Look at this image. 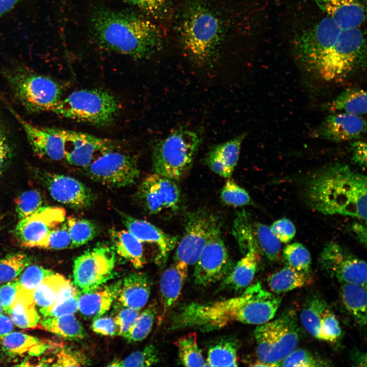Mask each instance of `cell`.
<instances>
[{"mask_svg": "<svg viewBox=\"0 0 367 367\" xmlns=\"http://www.w3.org/2000/svg\"><path fill=\"white\" fill-rule=\"evenodd\" d=\"M201 142L199 134L184 127L172 132L156 143L152 154L154 173L175 181L191 169Z\"/></svg>", "mask_w": 367, "mask_h": 367, "instance_id": "8992f818", "label": "cell"}, {"mask_svg": "<svg viewBox=\"0 0 367 367\" xmlns=\"http://www.w3.org/2000/svg\"><path fill=\"white\" fill-rule=\"evenodd\" d=\"M239 343L232 337L221 338L213 343L207 350L206 366H238Z\"/></svg>", "mask_w": 367, "mask_h": 367, "instance_id": "d590c367", "label": "cell"}, {"mask_svg": "<svg viewBox=\"0 0 367 367\" xmlns=\"http://www.w3.org/2000/svg\"><path fill=\"white\" fill-rule=\"evenodd\" d=\"M366 121L360 116L332 113L312 132L313 138L334 142L360 139L366 133Z\"/></svg>", "mask_w": 367, "mask_h": 367, "instance_id": "44dd1931", "label": "cell"}, {"mask_svg": "<svg viewBox=\"0 0 367 367\" xmlns=\"http://www.w3.org/2000/svg\"><path fill=\"white\" fill-rule=\"evenodd\" d=\"M13 328L11 320L6 316L0 314V340L11 332Z\"/></svg>", "mask_w": 367, "mask_h": 367, "instance_id": "6125c7cd", "label": "cell"}, {"mask_svg": "<svg viewBox=\"0 0 367 367\" xmlns=\"http://www.w3.org/2000/svg\"><path fill=\"white\" fill-rule=\"evenodd\" d=\"M153 17L162 16L167 9L168 0H122Z\"/></svg>", "mask_w": 367, "mask_h": 367, "instance_id": "f5cc1de1", "label": "cell"}, {"mask_svg": "<svg viewBox=\"0 0 367 367\" xmlns=\"http://www.w3.org/2000/svg\"><path fill=\"white\" fill-rule=\"evenodd\" d=\"M267 281L272 292L281 293L304 286L310 282V278L308 274L287 265L272 274Z\"/></svg>", "mask_w": 367, "mask_h": 367, "instance_id": "8d00e7d4", "label": "cell"}, {"mask_svg": "<svg viewBox=\"0 0 367 367\" xmlns=\"http://www.w3.org/2000/svg\"><path fill=\"white\" fill-rule=\"evenodd\" d=\"M64 132L67 142L65 159L72 165L87 167L104 153L115 148L110 139L65 129Z\"/></svg>", "mask_w": 367, "mask_h": 367, "instance_id": "ffe728a7", "label": "cell"}, {"mask_svg": "<svg viewBox=\"0 0 367 367\" xmlns=\"http://www.w3.org/2000/svg\"><path fill=\"white\" fill-rule=\"evenodd\" d=\"M189 267L174 261L163 273L160 282L161 318L174 306L179 299L188 275Z\"/></svg>", "mask_w": 367, "mask_h": 367, "instance_id": "4316f807", "label": "cell"}, {"mask_svg": "<svg viewBox=\"0 0 367 367\" xmlns=\"http://www.w3.org/2000/svg\"><path fill=\"white\" fill-rule=\"evenodd\" d=\"M240 296L208 302H191L172 316L170 329L187 328L203 331L220 329L233 322L261 325L275 317L281 299L260 282L249 285Z\"/></svg>", "mask_w": 367, "mask_h": 367, "instance_id": "6da1fadb", "label": "cell"}, {"mask_svg": "<svg viewBox=\"0 0 367 367\" xmlns=\"http://www.w3.org/2000/svg\"><path fill=\"white\" fill-rule=\"evenodd\" d=\"M116 260L113 246L97 244L85 251L73 261L74 285L82 293L100 287L113 277Z\"/></svg>", "mask_w": 367, "mask_h": 367, "instance_id": "30bf717a", "label": "cell"}, {"mask_svg": "<svg viewBox=\"0 0 367 367\" xmlns=\"http://www.w3.org/2000/svg\"><path fill=\"white\" fill-rule=\"evenodd\" d=\"M3 350L12 356H38L48 350L50 343L21 332H10L2 339Z\"/></svg>", "mask_w": 367, "mask_h": 367, "instance_id": "4dcf8cb0", "label": "cell"}, {"mask_svg": "<svg viewBox=\"0 0 367 367\" xmlns=\"http://www.w3.org/2000/svg\"><path fill=\"white\" fill-rule=\"evenodd\" d=\"M86 357L80 352L68 348H61L56 355L55 366H77L86 365Z\"/></svg>", "mask_w": 367, "mask_h": 367, "instance_id": "db71d44e", "label": "cell"}, {"mask_svg": "<svg viewBox=\"0 0 367 367\" xmlns=\"http://www.w3.org/2000/svg\"><path fill=\"white\" fill-rule=\"evenodd\" d=\"M326 363L306 350L296 348L279 363V366H323L327 365Z\"/></svg>", "mask_w": 367, "mask_h": 367, "instance_id": "c3c4849f", "label": "cell"}, {"mask_svg": "<svg viewBox=\"0 0 367 367\" xmlns=\"http://www.w3.org/2000/svg\"><path fill=\"white\" fill-rule=\"evenodd\" d=\"M20 287L19 280L15 279L0 287V305L6 313L10 314L11 305Z\"/></svg>", "mask_w": 367, "mask_h": 367, "instance_id": "680465c9", "label": "cell"}, {"mask_svg": "<svg viewBox=\"0 0 367 367\" xmlns=\"http://www.w3.org/2000/svg\"><path fill=\"white\" fill-rule=\"evenodd\" d=\"M327 17L298 36L294 44L297 60L308 73L321 56L337 40L342 30Z\"/></svg>", "mask_w": 367, "mask_h": 367, "instance_id": "4fadbf2b", "label": "cell"}, {"mask_svg": "<svg viewBox=\"0 0 367 367\" xmlns=\"http://www.w3.org/2000/svg\"><path fill=\"white\" fill-rule=\"evenodd\" d=\"M42 206V199L37 190H31L22 193L16 202V211L20 219L26 218Z\"/></svg>", "mask_w": 367, "mask_h": 367, "instance_id": "7dc6e473", "label": "cell"}, {"mask_svg": "<svg viewBox=\"0 0 367 367\" xmlns=\"http://www.w3.org/2000/svg\"><path fill=\"white\" fill-rule=\"evenodd\" d=\"M365 56L362 32L358 27L343 29L336 41L309 73L324 82H340L364 65Z\"/></svg>", "mask_w": 367, "mask_h": 367, "instance_id": "5b68a950", "label": "cell"}, {"mask_svg": "<svg viewBox=\"0 0 367 367\" xmlns=\"http://www.w3.org/2000/svg\"><path fill=\"white\" fill-rule=\"evenodd\" d=\"M80 295L77 291L74 294L61 299L50 307L41 308L40 312L44 317H59L73 314L77 310Z\"/></svg>", "mask_w": 367, "mask_h": 367, "instance_id": "f907efd6", "label": "cell"}, {"mask_svg": "<svg viewBox=\"0 0 367 367\" xmlns=\"http://www.w3.org/2000/svg\"><path fill=\"white\" fill-rule=\"evenodd\" d=\"M2 74L14 98L28 112H52L61 100V85L49 76L17 64L3 69Z\"/></svg>", "mask_w": 367, "mask_h": 367, "instance_id": "277c9868", "label": "cell"}, {"mask_svg": "<svg viewBox=\"0 0 367 367\" xmlns=\"http://www.w3.org/2000/svg\"><path fill=\"white\" fill-rule=\"evenodd\" d=\"M283 256L287 265L298 271L309 274L311 257L303 244L296 242L287 245L283 250Z\"/></svg>", "mask_w": 367, "mask_h": 367, "instance_id": "b9f144b4", "label": "cell"}, {"mask_svg": "<svg viewBox=\"0 0 367 367\" xmlns=\"http://www.w3.org/2000/svg\"><path fill=\"white\" fill-rule=\"evenodd\" d=\"M65 211L52 206H42L31 215L20 219L15 229L18 241L23 246L37 247L50 231L65 218Z\"/></svg>", "mask_w": 367, "mask_h": 367, "instance_id": "d6986e66", "label": "cell"}, {"mask_svg": "<svg viewBox=\"0 0 367 367\" xmlns=\"http://www.w3.org/2000/svg\"><path fill=\"white\" fill-rule=\"evenodd\" d=\"M331 113L342 112L360 116L366 113V93L360 88H349L335 97L327 106Z\"/></svg>", "mask_w": 367, "mask_h": 367, "instance_id": "e575fe53", "label": "cell"}, {"mask_svg": "<svg viewBox=\"0 0 367 367\" xmlns=\"http://www.w3.org/2000/svg\"><path fill=\"white\" fill-rule=\"evenodd\" d=\"M71 239L70 248L83 246L94 239L98 228L92 221L76 217H69L65 222Z\"/></svg>", "mask_w": 367, "mask_h": 367, "instance_id": "f35d334b", "label": "cell"}, {"mask_svg": "<svg viewBox=\"0 0 367 367\" xmlns=\"http://www.w3.org/2000/svg\"><path fill=\"white\" fill-rule=\"evenodd\" d=\"M219 231L220 221L212 214L199 210L189 214L184 235L176 247L174 261L188 267L195 265L208 240Z\"/></svg>", "mask_w": 367, "mask_h": 367, "instance_id": "8fae6325", "label": "cell"}, {"mask_svg": "<svg viewBox=\"0 0 367 367\" xmlns=\"http://www.w3.org/2000/svg\"><path fill=\"white\" fill-rule=\"evenodd\" d=\"M90 30L98 47L135 59L150 57L162 41L160 29L147 17L106 8L92 13Z\"/></svg>", "mask_w": 367, "mask_h": 367, "instance_id": "7a4b0ae2", "label": "cell"}, {"mask_svg": "<svg viewBox=\"0 0 367 367\" xmlns=\"http://www.w3.org/2000/svg\"><path fill=\"white\" fill-rule=\"evenodd\" d=\"M327 17L344 29L358 28L365 20L360 0H314Z\"/></svg>", "mask_w": 367, "mask_h": 367, "instance_id": "d4e9b609", "label": "cell"}, {"mask_svg": "<svg viewBox=\"0 0 367 367\" xmlns=\"http://www.w3.org/2000/svg\"><path fill=\"white\" fill-rule=\"evenodd\" d=\"M322 269L340 283H355L366 286V264L340 245L329 242L320 256Z\"/></svg>", "mask_w": 367, "mask_h": 367, "instance_id": "5bb4252c", "label": "cell"}, {"mask_svg": "<svg viewBox=\"0 0 367 367\" xmlns=\"http://www.w3.org/2000/svg\"><path fill=\"white\" fill-rule=\"evenodd\" d=\"M231 266L227 249L219 231L208 240L195 264L194 282L203 286L215 283L227 275Z\"/></svg>", "mask_w": 367, "mask_h": 367, "instance_id": "e0dca14e", "label": "cell"}, {"mask_svg": "<svg viewBox=\"0 0 367 367\" xmlns=\"http://www.w3.org/2000/svg\"><path fill=\"white\" fill-rule=\"evenodd\" d=\"M352 230L358 238L359 240L365 246L366 241V230L365 225L355 223L352 225Z\"/></svg>", "mask_w": 367, "mask_h": 367, "instance_id": "be15d7a7", "label": "cell"}, {"mask_svg": "<svg viewBox=\"0 0 367 367\" xmlns=\"http://www.w3.org/2000/svg\"><path fill=\"white\" fill-rule=\"evenodd\" d=\"M300 319L304 328L319 340L334 343L342 335L335 315L326 301L318 295L310 297L306 301Z\"/></svg>", "mask_w": 367, "mask_h": 367, "instance_id": "ac0fdd59", "label": "cell"}, {"mask_svg": "<svg viewBox=\"0 0 367 367\" xmlns=\"http://www.w3.org/2000/svg\"><path fill=\"white\" fill-rule=\"evenodd\" d=\"M255 232L259 246L265 256L271 261L277 260L281 251V242L270 227L257 223L255 226Z\"/></svg>", "mask_w": 367, "mask_h": 367, "instance_id": "ee69618b", "label": "cell"}, {"mask_svg": "<svg viewBox=\"0 0 367 367\" xmlns=\"http://www.w3.org/2000/svg\"><path fill=\"white\" fill-rule=\"evenodd\" d=\"M9 314L13 323L19 328H37L40 317L36 309L34 292L25 290L20 286Z\"/></svg>", "mask_w": 367, "mask_h": 367, "instance_id": "1f68e13d", "label": "cell"}, {"mask_svg": "<svg viewBox=\"0 0 367 367\" xmlns=\"http://www.w3.org/2000/svg\"><path fill=\"white\" fill-rule=\"evenodd\" d=\"M140 310L123 306L114 318L119 330V335L124 336L134 324Z\"/></svg>", "mask_w": 367, "mask_h": 367, "instance_id": "11a10c76", "label": "cell"}, {"mask_svg": "<svg viewBox=\"0 0 367 367\" xmlns=\"http://www.w3.org/2000/svg\"><path fill=\"white\" fill-rule=\"evenodd\" d=\"M158 312L157 304L155 303L150 304L139 313L134 324L123 337L131 342L144 339L152 328Z\"/></svg>", "mask_w": 367, "mask_h": 367, "instance_id": "60d3db41", "label": "cell"}, {"mask_svg": "<svg viewBox=\"0 0 367 367\" xmlns=\"http://www.w3.org/2000/svg\"><path fill=\"white\" fill-rule=\"evenodd\" d=\"M180 195L175 181L155 173L144 178L136 193L139 202L152 215L175 211L179 205Z\"/></svg>", "mask_w": 367, "mask_h": 367, "instance_id": "2e32d148", "label": "cell"}, {"mask_svg": "<svg viewBox=\"0 0 367 367\" xmlns=\"http://www.w3.org/2000/svg\"><path fill=\"white\" fill-rule=\"evenodd\" d=\"M71 239L65 223L61 228L51 230L37 248L58 250L71 248Z\"/></svg>", "mask_w": 367, "mask_h": 367, "instance_id": "681fc988", "label": "cell"}, {"mask_svg": "<svg viewBox=\"0 0 367 367\" xmlns=\"http://www.w3.org/2000/svg\"><path fill=\"white\" fill-rule=\"evenodd\" d=\"M160 361L159 352L153 345L146 346L143 349L134 352L123 359H115L110 366H149Z\"/></svg>", "mask_w": 367, "mask_h": 367, "instance_id": "7bdbcfd3", "label": "cell"}, {"mask_svg": "<svg viewBox=\"0 0 367 367\" xmlns=\"http://www.w3.org/2000/svg\"><path fill=\"white\" fill-rule=\"evenodd\" d=\"M151 286L150 278L146 273H131L122 281L117 298L123 306L140 310L148 301Z\"/></svg>", "mask_w": 367, "mask_h": 367, "instance_id": "83f0119b", "label": "cell"}, {"mask_svg": "<svg viewBox=\"0 0 367 367\" xmlns=\"http://www.w3.org/2000/svg\"><path fill=\"white\" fill-rule=\"evenodd\" d=\"M0 111V175L12 152L11 142Z\"/></svg>", "mask_w": 367, "mask_h": 367, "instance_id": "6f0895ef", "label": "cell"}, {"mask_svg": "<svg viewBox=\"0 0 367 367\" xmlns=\"http://www.w3.org/2000/svg\"><path fill=\"white\" fill-rule=\"evenodd\" d=\"M299 328L295 312L285 311L275 320L257 325L254 331L256 353L263 366L279 363L298 347Z\"/></svg>", "mask_w": 367, "mask_h": 367, "instance_id": "ba28073f", "label": "cell"}, {"mask_svg": "<svg viewBox=\"0 0 367 367\" xmlns=\"http://www.w3.org/2000/svg\"><path fill=\"white\" fill-rule=\"evenodd\" d=\"M221 198L225 204L234 207L247 205L251 202L248 193L229 178L221 189Z\"/></svg>", "mask_w": 367, "mask_h": 367, "instance_id": "bcb514c9", "label": "cell"}, {"mask_svg": "<svg viewBox=\"0 0 367 367\" xmlns=\"http://www.w3.org/2000/svg\"><path fill=\"white\" fill-rule=\"evenodd\" d=\"M352 150V160L353 162L365 168L366 166V144L365 142L357 140L351 145Z\"/></svg>", "mask_w": 367, "mask_h": 367, "instance_id": "94428289", "label": "cell"}, {"mask_svg": "<svg viewBox=\"0 0 367 367\" xmlns=\"http://www.w3.org/2000/svg\"><path fill=\"white\" fill-rule=\"evenodd\" d=\"M304 194L313 210L325 215L366 220V177L346 164L335 163L313 173Z\"/></svg>", "mask_w": 367, "mask_h": 367, "instance_id": "3957f363", "label": "cell"}, {"mask_svg": "<svg viewBox=\"0 0 367 367\" xmlns=\"http://www.w3.org/2000/svg\"><path fill=\"white\" fill-rule=\"evenodd\" d=\"M91 329L98 334L106 336H115L119 334L115 319L110 317H99L94 319Z\"/></svg>", "mask_w": 367, "mask_h": 367, "instance_id": "91938a15", "label": "cell"}, {"mask_svg": "<svg viewBox=\"0 0 367 367\" xmlns=\"http://www.w3.org/2000/svg\"><path fill=\"white\" fill-rule=\"evenodd\" d=\"M54 273L37 265L28 266L19 280L20 286L25 290L34 292L44 279Z\"/></svg>", "mask_w": 367, "mask_h": 367, "instance_id": "816d5d0a", "label": "cell"}, {"mask_svg": "<svg viewBox=\"0 0 367 367\" xmlns=\"http://www.w3.org/2000/svg\"><path fill=\"white\" fill-rule=\"evenodd\" d=\"M37 327L70 339H82L86 336L83 325L73 314L44 317Z\"/></svg>", "mask_w": 367, "mask_h": 367, "instance_id": "836d02e7", "label": "cell"}, {"mask_svg": "<svg viewBox=\"0 0 367 367\" xmlns=\"http://www.w3.org/2000/svg\"><path fill=\"white\" fill-rule=\"evenodd\" d=\"M180 363L186 366H205L206 362L197 343L196 332H190L174 343Z\"/></svg>", "mask_w": 367, "mask_h": 367, "instance_id": "74e56055", "label": "cell"}, {"mask_svg": "<svg viewBox=\"0 0 367 367\" xmlns=\"http://www.w3.org/2000/svg\"><path fill=\"white\" fill-rule=\"evenodd\" d=\"M260 260L259 253L253 234L247 241L244 256L223 279L221 289L235 291L245 289L251 284Z\"/></svg>", "mask_w": 367, "mask_h": 367, "instance_id": "cb8c5ba5", "label": "cell"}, {"mask_svg": "<svg viewBox=\"0 0 367 367\" xmlns=\"http://www.w3.org/2000/svg\"><path fill=\"white\" fill-rule=\"evenodd\" d=\"M122 222L126 229L141 242L154 244L159 250L157 261L165 263L170 252L176 246L178 237L170 235L153 224L138 219L123 213H120Z\"/></svg>", "mask_w": 367, "mask_h": 367, "instance_id": "603a6c76", "label": "cell"}, {"mask_svg": "<svg viewBox=\"0 0 367 367\" xmlns=\"http://www.w3.org/2000/svg\"><path fill=\"white\" fill-rule=\"evenodd\" d=\"M75 290L69 280L54 273L44 279L37 287L34 292V299L38 306L48 308Z\"/></svg>", "mask_w": 367, "mask_h": 367, "instance_id": "f1b7e54d", "label": "cell"}, {"mask_svg": "<svg viewBox=\"0 0 367 367\" xmlns=\"http://www.w3.org/2000/svg\"><path fill=\"white\" fill-rule=\"evenodd\" d=\"M340 296L346 309L361 326L366 323V286L355 283H341Z\"/></svg>", "mask_w": 367, "mask_h": 367, "instance_id": "d6a6232c", "label": "cell"}, {"mask_svg": "<svg viewBox=\"0 0 367 367\" xmlns=\"http://www.w3.org/2000/svg\"><path fill=\"white\" fill-rule=\"evenodd\" d=\"M109 233L115 253L135 268H142L146 263L142 242L127 229L112 228Z\"/></svg>", "mask_w": 367, "mask_h": 367, "instance_id": "f546056e", "label": "cell"}, {"mask_svg": "<svg viewBox=\"0 0 367 367\" xmlns=\"http://www.w3.org/2000/svg\"><path fill=\"white\" fill-rule=\"evenodd\" d=\"M3 310V309L2 306H1V305H0V314H1L2 313Z\"/></svg>", "mask_w": 367, "mask_h": 367, "instance_id": "03108f58", "label": "cell"}, {"mask_svg": "<svg viewBox=\"0 0 367 367\" xmlns=\"http://www.w3.org/2000/svg\"><path fill=\"white\" fill-rule=\"evenodd\" d=\"M30 258L24 254H10L0 259V282L14 280L30 263Z\"/></svg>", "mask_w": 367, "mask_h": 367, "instance_id": "f6af8a7d", "label": "cell"}, {"mask_svg": "<svg viewBox=\"0 0 367 367\" xmlns=\"http://www.w3.org/2000/svg\"><path fill=\"white\" fill-rule=\"evenodd\" d=\"M220 24L216 15L202 6H195L186 12L180 24V38L192 59L203 63L211 58L219 39Z\"/></svg>", "mask_w": 367, "mask_h": 367, "instance_id": "9c48e42d", "label": "cell"}, {"mask_svg": "<svg viewBox=\"0 0 367 367\" xmlns=\"http://www.w3.org/2000/svg\"><path fill=\"white\" fill-rule=\"evenodd\" d=\"M86 168L93 180L115 188L132 186L140 175L134 158L114 150L104 153Z\"/></svg>", "mask_w": 367, "mask_h": 367, "instance_id": "7c38bea8", "label": "cell"}, {"mask_svg": "<svg viewBox=\"0 0 367 367\" xmlns=\"http://www.w3.org/2000/svg\"><path fill=\"white\" fill-rule=\"evenodd\" d=\"M122 281L118 280L87 293H82L78 299V308L86 319H95L108 311L118 298Z\"/></svg>", "mask_w": 367, "mask_h": 367, "instance_id": "484cf974", "label": "cell"}, {"mask_svg": "<svg viewBox=\"0 0 367 367\" xmlns=\"http://www.w3.org/2000/svg\"><path fill=\"white\" fill-rule=\"evenodd\" d=\"M270 227L280 242L283 243L290 242L296 234L295 225L285 218L275 221Z\"/></svg>", "mask_w": 367, "mask_h": 367, "instance_id": "9f6ffc18", "label": "cell"}, {"mask_svg": "<svg viewBox=\"0 0 367 367\" xmlns=\"http://www.w3.org/2000/svg\"><path fill=\"white\" fill-rule=\"evenodd\" d=\"M46 185L52 198L74 209L90 207L94 202L91 190L80 180L65 175L49 174Z\"/></svg>", "mask_w": 367, "mask_h": 367, "instance_id": "7402d4cb", "label": "cell"}, {"mask_svg": "<svg viewBox=\"0 0 367 367\" xmlns=\"http://www.w3.org/2000/svg\"><path fill=\"white\" fill-rule=\"evenodd\" d=\"M0 100L21 126L30 145L37 155L54 161L65 159L67 142L64 129L35 125L19 115L1 93Z\"/></svg>", "mask_w": 367, "mask_h": 367, "instance_id": "9a60e30c", "label": "cell"}, {"mask_svg": "<svg viewBox=\"0 0 367 367\" xmlns=\"http://www.w3.org/2000/svg\"><path fill=\"white\" fill-rule=\"evenodd\" d=\"M20 0H0V18L11 10Z\"/></svg>", "mask_w": 367, "mask_h": 367, "instance_id": "e7e4bbea", "label": "cell"}, {"mask_svg": "<svg viewBox=\"0 0 367 367\" xmlns=\"http://www.w3.org/2000/svg\"><path fill=\"white\" fill-rule=\"evenodd\" d=\"M117 98L99 88L73 91L57 103L51 112L61 117L98 127L111 125L120 111Z\"/></svg>", "mask_w": 367, "mask_h": 367, "instance_id": "52a82bcc", "label": "cell"}, {"mask_svg": "<svg viewBox=\"0 0 367 367\" xmlns=\"http://www.w3.org/2000/svg\"><path fill=\"white\" fill-rule=\"evenodd\" d=\"M245 134L239 135L213 147L208 153L233 171L239 161L240 150Z\"/></svg>", "mask_w": 367, "mask_h": 367, "instance_id": "ab89813d", "label": "cell"}]
</instances>
